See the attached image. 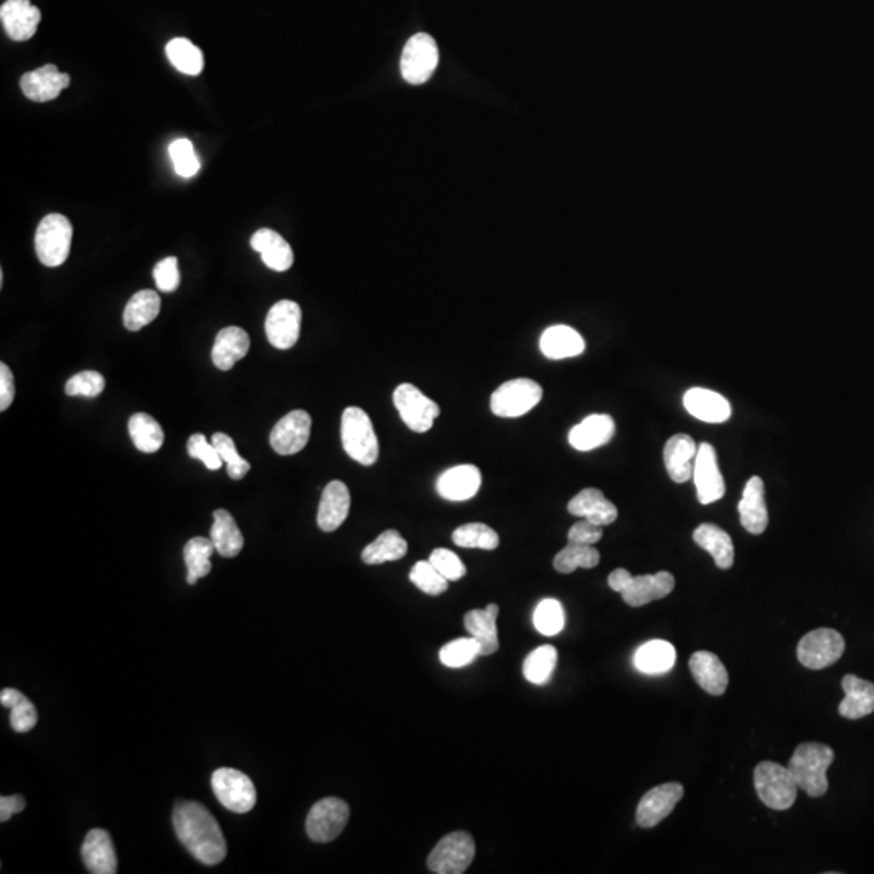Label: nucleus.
<instances>
[{
    "label": "nucleus",
    "instance_id": "obj_50",
    "mask_svg": "<svg viewBox=\"0 0 874 874\" xmlns=\"http://www.w3.org/2000/svg\"><path fill=\"white\" fill-rule=\"evenodd\" d=\"M170 159L174 164V169L183 179H191L198 174L201 162L196 156L195 146L187 138H179L172 141L169 146Z\"/></svg>",
    "mask_w": 874,
    "mask_h": 874
},
{
    "label": "nucleus",
    "instance_id": "obj_32",
    "mask_svg": "<svg viewBox=\"0 0 874 874\" xmlns=\"http://www.w3.org/2000/svg\"><path fill=\"white\" fill-rule=\"evenodd\" d=\"M497 616H499L497 604H489L484 609H473L465 614V628L471 637L480 643L481 656H489L499 650Z\"/></svg>",
    "mask_w": 874,
    "mask_h": 874
},
{
    "label": "nucleus",
    "instance_id": "obj_11",
    "mask_svg": "<svg viewBox=\"0 0 874 874\" xmlns=\"http://www.w3.org/2000/svg\"><path fill=\"white\" fill-rule=\"evenodd\" d=\"M350 818V808L340 798L319 800L311 807L306 818V834L311 841L327 844L342 834Z\"/></svg>",
    "mask_w": 874,
    "mask_h": 874
},
{
    "label": "nucleus",
    "instance_id": "obj_36",
    "mask_svg": "<svg viewBox=\"0 0 874 874\" xmlns=\"http://www.w3.org/2000/svg\"><path fill=\"white\" fill-rule=\"evenodd\" d=\"M214 523L211 528V539H213L216 551L222 557H237L242 552L243 539L242 531L238 528L235 518L230 515L227 510L219 509L213 514Z\"/></svg>",
    "mask_w": 874,
    "mask_h": 874
},
{
    "label": "nucleus",
    "instance_id": "obj_4",
    "mask_svg": "<svg viewBox=\"0 0 874 874\" xmlns=\"http://www.w3.org/2000/svg\"><path fill=\"white\" fill-rule=\"evenodd\" d=\"M72 222L62 214H49L39 222L34 247L39 261L47 268H59L67 261L72 248Z\"/></svg>",
    "mask_w": 874,
    "mask_h": 874
},
{
    "label": "nucleus",
    "instance_id": "obj_48",
    "mask_svg": "<svg viewBox=\"0 0 874 874\" xmlns=\"http://www.w3.org/2000/svg\"><path fill=\"white\" fill-rule=\"evenodd\" d=\"M213 444L221 455L222 462L227 465V473L232 480H242L251 470L250 463L240 457L234 439L224 433H216L213 436Z\"/></svg>",
    "mask_w": 874,
    "mask_h": 874
},
{
    "label": "nucleus",
    "instance_id": "obj_54",
    "mask_svg": "<svg viewBox=\"0 0 874 874\" xmlns=\"http://www.w3.org/2000/svg\"><path fill=\"white\" fill-rule=\"evenodd\" d=\"M154 281L161 292H175L180 285L179 259L175 256L162 259L154 268Z\"/></svg>",
    "mask_w": 874,
    "mask_h": 874
},
{
    "label": "nucleus",
    "instance_id": "obj_21",
    "mask_svg": "<svg viewBox=\"0 0 874 874\" xmlns=\"http://www.w3.org/2000/svg\"><path fill=\"white\" fill-rule=\"evenodd\" d=\"M81 858L86 870L93 874L117 873V853L111 834L104 829H91L81 845Z\"/></svg>",
    "mask_w": 874,
    "mask_h": 874
},
{
    "label": "nucleus",
    "instance_id": "obj_8",
    "mask_svg": "<svg viewBox=\"0 0 874 874\" xmlns=\"http://www.w3.org/2000/svg\"><path fill=\"white\" fill-rule=\"evenodd\" d=\"M439 65V47L433 36L428 33H418L408 39L405 44L400 72L410 85H425L433 77Z\"/></svg>",
    "mask_w": 874,
    "mask_h": 874
},
{
    "label": "nucleus",
    "instance_id": "obj_43",
    "mask_svg": "<svg viewBox=\"0 0 874 874\" xmlns=\"http://www.w3.org/2000/svg\"><path fill=\"white\" fill-rule=\"evenodd\" d=\"M557 666V650L554 646L544 645L528 654L523 662V675L533 685L548 684Z\"/></svg>",
    "mask_w": 874,
    "mask_h": 874
},
{
    "label": "nucleus",
    "instance_id": "obj_55",
    "mask_svg": "<svg viewBox=\"0 0 874 874\" xmlns=\"http://www.w3.org/2000/svg\"><path fill=\"white\" fill-rule=\"evenodd\" d=\"M569 543L586 544V546H594L603 538V527H599L596 523L590 522L582 518L580 522L575 523L569 531Z\"/></svg>",
    "mask_w": 874,
    "mask_h": 874
},
{
    "label": "nucleus",
    "instance_id": "obj_27",
    "mask_svg": "<svg viewBox=\"0 0 874 874\" xmlns=\"http://www.w3.org/2000/svg\"><path fill=\"white\" fill-rule=\"evenodd\" d=\"M350 512V491L342 481H331L324 488L318 509V527L326 533L336 531Z\"/></svg>",
    "mask_w": 874,
    "mask_h": 874
},
{
    "label": "nucleus",
    "instance_id": "obj_18",
    "mask_svg": "<svg viewBox=\"0 0 874 874\" xmlns=\"http://www.w3.org/2000/svg\"><path fill=\"white\" fill-rule=\"evenodd\" d=\"M23 94L30 101L47 102L59 98V94L70 86V77L60 72L56 65H44L23 75L20 80Z\"/></svg>",
    "mask_w": 874,
    "mask_h": 874
},
{
    "label": "nucleus",
    "instance_id": "obj_31",
    "mask_svg": "<svg viewBox=\"0 0 874 874\" xmlns=\"http://www.w3.org/2000/svg\"><path fill=\"white\" fill-rule=\"evenodd\" d=\"M539 348L549 360H564L582 355L585 352V340L573 327L559 324L543 332Z\"/></svg>",
    "mask_w": 874,
    "mask_h": 874
},
{
    "label": "nucleus",
    "instance_id": "obj_6",
    "mask_svg": "<svg viewBox=\"0 0 874 874\" xmlns=\"http://www.w3.org/2000/svg\"><path fill=\"white\" fill-rule=\"evenodd\" d=\"M543 399V387L533 379H512L497 387L491 395V412L501 418L527 415Z\"/></svg>",
    "mask_w": 874,
    "mask_h": 874
},
{
    "label": "nucleus",
    "instance_id": "obj_34",
    "mask_svg": "<svg viewBox=\"0 0 874 874\" xmlns=\"http://www.w3.org/2000/svg\"><path fill=\"white\" fill-rule=\"evenodd\" d=\"M693 541L711 554L719 569L729 570L734 565V543L729 533L718 525L703 523L693 531Z\"/></svg>",
    "mask_w": 874,
    "mask_h": 874
},
{
    "label": "nucleus",
    "instance_id": "obj_10",
    "mask_svg": "<svg viewBox=\"0 0 874 874\" xmlns=\"http://www.w3.org/2000/svg\"><path fill=\"white\" fill-rule=\"evenodd\" d=\"M845 651V640L841 633L832 628H818L807 633L797 648L798 661L802 666L821 671L836 664Z\"/></svg>",
    "mask_w": 874,
    "mask_h": 874
},
{
    "label": "nucleus",
    "instance_id": "obj_57",
    "mask_svg": "<svg viewBox=\"0 0 874 874\" xmlns=\"http://www.w3.org/2000/svg\"><path fill=\"white\" fill-rule=\"evenodd\" d=\"M26 800L22 795H4L0 798V821L7 823L13 815L25 810Z\"/></svg>",
    "mask_w": 874,
    "mask_h": 874
},
{
    "label": "nucleus",
    "instance_id": "obj_2",
    "mask_svg": "<svg viewBox=\"0 0 874 874\" xmlns=\"http://www.w3.org/2000/svg\"><path fill=\"white\" fill-rule=\"evenodd\" d=\"M834 761V751L823 743H802L790 758V774L798 789L805 790L810 797H823L829 789V766Z\"/></svg>",
    "mask_w": 874,
    "mask_h": 874
},
{
    "label": "nucleus",
    "instance_id": "obj_40",
    "mask_svg": "<svg viewBox=\"0 0 874 874\" xmlns=\"http://www.w3.org/2000/svg\"><path fill=\"white\" fill-rule=\"evenodd\" d=\"M214 551H216V546H214L213 539L201 538V536L200 538L190 539L185 544L183 559H185L188 569V585H196L200 578L209 575V572L213 569L211 556H213Z\"/></svg>",
    "mask_w": 874,
    "mask_h": 874
},
{
    "label": "nucleus",
    "instance_id": "obj_33",
    "mask_svg": "<svg viewBox=\"0 0 874 874\" xmlns=\"http://www.w3.org/2000/svg\"><path fill=\"white\" fill-rule=\"evenodd\" d=\"M845 698L839 705V713L847 719H862L874 713V684L855 675H845L842 680Z\"/></svg>",
    "mask_w": 874,
    "mask_h": 874
},
{
    "label": "nucleus",
    "instance_id": "obj_28",
    "mask_svg": "<svg viewBox=\"0 0 874 874\" xmlns=\"http://www.w3.org/2000/svg\"><path fill=\"white\" fill-rule=\"evenodd\" d=\"M616 434V423L609 415L586 416L582 423L573 426L569 433L570 446L580 452H590L606 446Z\"/></svg>",
    "mask_w": 874,
    "mask_h": 874
},
{
    "label": "nucleus",
    "instance_id": "obj_9",
    "mask_svg": "<svg viewBox=\"0 0 874 874\" xmlns=\"http://www.w3.org/2000/svg\"><path fill=\"white\" fill-rule=\"evenodd\" d=\"M211 785H213L217 800L227 810L234 811L238 815H245L255 808V784L242 771L232 768L217 769L211 777Z\"/></svg>",
    "mask_w": 874,
    "mask_h": 874
},
{
    "label": "nucleus",
    "instance_id": "obj_51",
    "mask_svg": "<svg viewBox=\"0 0 874 874\" xmlns=\"http://www.w3.org/2000/svg\"><path fill=\"white\" fill-rule=\"evenodd\" d=\"M106 387V379L98 371H81L68 379L65 394L68 397H86L94 399L101 395Z\"/></svg>",
    "mask_w": 874,
    "mask_h": 874
},
{
    "label": "nucleus",
    "instance_id": "obj_19",
    "mask_svg": "<svg viewBox=\"0 0 874 874\" xmlns=\"http://www.w3.org/2000/svg\"><path fill=\"white\" fill-rule=\"evenodd\" d=\"M481 488V471L475 465H459L444 471L436 483V491L442 499L452 502L468 501Z\"/></svg>",
    "mask_w": 874,
    "mask_h": 874
},
{
    "label": "nucleus",
    "instance_id": "obj_38",
    "mask_svg": "<svg viewBox=\"0 0 874 874\" xmlns=\"http://www.w3.org/2000/svg\"><path fill=\"white\" fill-rule=\"evenodd\" d=\"M408 544L397 530H387L361 552V561L368 565H379L404 559Z\"/></svg>",
    "mask_w": 874,
    "mask_h": 874
},
{
    "label": "nucleus",
    "instance_id": "obj_7",
    "mask_svg": "<svg viewBox=\"0 0 874 874\" xmlns=\"http://www.w3.org/2000/svg\"><path fill=\"white\" fill-rule=\"evenodd\" d=\"M475 853V841L468 832H452L429 853V871L436 874H463L475 860Z\"/></svg>",
    "mask_w": 874,
    "mask_h": 874
},
{
    "label": "nucleus",
    "instance_id": "obj_47",
    "mask_svg": "<svg viewBox=\"0 0 874 874\" xmlns=\"http://www.w3.org/2000/svg\"><path fill=\"white\" fill-rule=\"evenodd\" d=\"M481 656L480 643L475 638H459L442 646L439 659L442 664L452 669L468 666Z\"/></svg>",
    "mask_w": 874,
    "mask_h": 874
},
{
    "label": "nucleus",
    "instance_id": "obj_23",
    "mask_svg": "<svg viewBox=\"0 0 874 874\" xmlns=\"http://www.w3.org/2000/svg\"><path fill=\"white\" fill-rule=\"evenodd\" d=\"M698 447L688 434H675L669 437L664 447V465L674 483H685L693 478Z\"/></svg>",
    "mask_w": 874,
    "mask_h": 874
},
{
    "label": "nucleus",
    "instance_id": "obj_41",
    "mask_svg": "<svg viewBox=\"0 0 874 874\" xmlns=\"http://www.w3.org/2000/svg\"><path fill=\"white\" fill-rule=\"evenodd\" d=\"M128 433L136 449L145 454H154L164 444V431L161 425L148 413H135L128 420Z\"/></svg>",
    "mask_w": 874,
    "mask_h": 874
},
{
    "label": "nucleus",
    "instance_id": "obj_24",
    "mask_svg": "<svg viewBox=\"0 0 874 874\" xmlns=\"http://www.w3.org/2000/svg\"><path fill=\"white\" fill-rule=\"evenodd\" d=\"M684 405L687 412L695 416L696 420L713 423V425L724 423L732 415L729 400L724 395L703 389V387H693L690 391L685 392Z\"/></svg>",
    "mask_w": 874,
    "mask_h": 874
},
{
    "label": "nucleus",
    "instance_id": "obj_29",
    "mask_svg": "<svg viewBox=\"0 0 874 874\" xmlns=\"http://www.w3.org/2000/svg\"><path fill=\"white\" fill-rule=\"evenodd\" d=\"M250 352V337L242 327L230 326L217 334L213 357L217 370L229 371Z\"/></svg>",
    "mask_w": 874,
    "mask_h": 874
},
{
    "label": "nucleus",
    "instance_id": "obj_14",
    "mask_svg": "<svg viewBox=\"0 0 874 874\" xmlns=\"http://www.w3.org/2000/svg\"><path fill=\"white\" fill-rule=\"evenodd\" d=\"M696 496L703 505L713 504L726 494V481L718 465V455L708 442L698 446L695 467H693Z\"/></svg>",
    "mask_w": 874,
    "mask_h": 874
},
{
    "label": "nucleus",
    "instance_id": "obj_15",
    "mask_svg": "<svg viewBox=\"0 0 874 874\" xmlns=\"http://www.w3.org/2000/svg\"><path fill=\"white\" fill-rule=\"evenodd\" d=\"M684 785L679 782L658 785L646 792L638 803L637 823L641 828L650 829L671 815L680 798L684 797Z\"/></svg>",
    "mask_w": 874,
    "mask_h": 874
},
{
    "label": "nucleus",
    "instance_id": "obj_45",
    "mask_svg": "<svg viewBox=\"0 0 874 874\" xmlns=\"http://www.w3.org/2000/svg\"><path fill=\"white\" fill-rule=\"evenodd\" d=\"M452 541L459 548L493 551L499 546V535L484 523H467L452 533Z\"/></svg>",
    "mask_w": 874,
    "mask_h": 874
},
{
    "label": "nucleus",
    "instance_id": "obj_5",
    "mask_svg": "<svg viewBox=\"0 0 874 874\" xmlns=\"http://www.w3.org/2000/svg\"><path fill=\"white\" fill-rule=\"evenodd\" d=\"M755 789L761 802L777 811L792 808L800 790L789 768L773 761H763L756 766Z\"/></svg>",
    "mask_w": 874,
    "mask_h": 874
},
{
    "label": "nucleus",
    "instance_id": "obj_52",
    "mask_svg": "<svg viewBox=\"0 0 874 874\" xmlns=\"http://www.w3.org/2000/svg\"><path fill=\"white\" fill-rule=\"evenodd\" d=\"M429 562L439 570L442 577L449 582H457L467 575V567L460 561V557L449 549H434L429 556Z\"/></svg>",
    "mask_w": 874,
    "mask_h": 874
},
{
    "label": "nucleus",
    "instance_id": "obj_13",
    "mask_svg": "<svg viewBox=\"0 0 874 874\" xmlns=\"http://www.w3.org/2000/svg\"><path fill=\"white\" fill-rule=\"evenodd\" d=\"M266 336L269 344L279 350H289L297 344L302 331V308L292 300L277 302L266 316Z\"/></svg>",
    "mask_w": 874,
    "mask_h": 874
},
{
    "label": "nucleus",
    "instance_id": "obj_35",
    "mask_svg": "<svg viewBox=\"0 0 874 874\" xmlns=\"http://www.w3.org/2000/svg\"><path fill=\"white\" fill-rule=\"evenodd\" d=\"M675 659L677 654L669 641L651 640L638 648L633 664L641 674L659 675L671 671Z\"/></svg>",
    "mask_w": 874,
    "mask_h": 874
},
{
    "label": "nucleus",
    "instance_id": "obj_56",
    "mask_svg": "<svg viewBox=\"0 0 874 874\" xmlns=\"http://www.w3.org/2000/svg\"><path fill=\"white\" fill-rule=\"evenodd\" d=\"M15 399V379L9 366L0 365V412H5Z\"/></svg>",
    "mask_w": 874,
    "mask_h": 874
},
{
    "label": "nucleus",
    "instance_id": "obj_49",
    "mask_svg": "<svg viewBox=\"0 0 874 874\" xmlns=\"http://www.w3.org/2000/svg\"><path fill=\"white\" fill-rule=\"evenodd\" d=\"M410 582L429 596H439L446 593L449 588V580L442 577L439 570L429 561H420L413 565Z\"/></svg>",
    "mask_w": 874,
    "mask_h": 874
},
{
    "label": "nucleus",
    "instance_id": "obj_46",
    "mask_svg": "<svg viewBox=\"0 0 874 874\" xmlns=\"http://www.w3.org/2000/svg\"><path fill=\"white\" fill-rule=\"evenodd\" d=\"M533 624L544 637H556L565 627L564 607L557 599H543L536 606Z\"/></svg>",
    "mask_w": 874,
    "mask_h": 874
},
{
    "label": "nucleus",
    "instance_id": "obj_1",
    "mask_svg": "<svg viewBox=\"0 0 874 874\" xmlns=\"http://www.w3.org/2000/svg\"><path fill=\"white\" fill-rule=\"evenodd\" d=\"M172 823L179 841L198 862L214 866L224 860L227 855V842L221 826L201 803H177Z\"/></svg>",
    "mask_w": 874,
    "mask_h": 874
},
{
    "label": "nucleus",
    "instance_id": "obj_37",
    "mask_svg": "<svg viewBox=\"0 0 874 874\" xmlns=\"http://www.w3.org/2000/svg\"><path fill=\"white\" fill-rule=\"evenodd\" d=\"M161 311V298L154 290L136 292L124 311V324L128 331H141L143 327L153 323Z\"/></svg>",
    "mask_w": 874,
    "mask_h": 874
},
{
    "label": "nucleus",
    "instance_id": "obj_12",
    "mask_svg": "<svg viewBox=\"0 0 874 874\" xmlns=\"http://www.w3.org/2000/svg\"><path fill=\"white\" fill-rule=\"evenodd\" d=\"M394 405L400 418L413 433H426L433 428L441 408L413 384H400L394 391Z\"/></svg>",
    "mask_w": 874,
    "mask_h": 874
},
{
    "label": "nucleus",
    "instance_id": "obj_39",
    "mask_svg": "<svg viewBox=\"0 0 874 874\" xmlns=\"http://www.w3.org/2000/svg\"><path fill=\"white\" fill-rule=\"evenodd\" d=\"M0 703L12 711L10 726L18 734H26L38 724V711L33 703L15 688H4L0 693Z\"/></svg>",
    "mask_w": 874,
    "mask_h": 874
},
{
    "label": "nucleus",
    "instance_id": "obj_42",
    "mask_svg": "<svg viewBox=\"0 0 874 874\" xmlns=\"http://www.w3.org/2000/svg\"><path fill=\"white\" fill-rule=\"evenodd\" d=\"M167 59L180 73L196 77L203 72L204 56L200 47H196L187 38H175L166 46Z\"/></svg>",
    "mask_w": 874,
    "mask_h": 874
},
{
    "label": "nucleus",
    "instance_id": "obj_22",
    "mask_svg": "<svg viewBox=\"0 0 874 874\" xmlns=\"http://www.w3.org/2000/svg\"><path fill=\"white\" fill-rule=\"evenodd\" d=\"M675 578L672 573L658 572L654 575H638L633 577L630 585L622 591L625 603L632 607H641L664 599L674 591Z\"/></svg>",
    "mask_w": 874,
    "mask_h": 874
},
{
    "label": "nucleus",
    "instance_id": "obj_16",
    "mask_svg": "<svg viewBox=\"0 0 874 874\" xmlns=\"http://www.w3.org/2000/svg\"><path fill=\"white\" fill-rule=\"evenodd\" d=\"M311 416L305 410H293L272 428L269 442L279 455H295L310 441Z\"/></svg>",
    "mask_w": 874,
    "mask_h": 874
},
{
    "label": "nucleus",
    "instance_id": "obj_30",
    "mask_svg": "<svg viewBox=\"0 0 874 874\" xmlns=\"http://www.w3.org/2000/svg\"><path fill=\"white\" fill-rule=\"evenodd\" d=\"M251 248L258 251L263 263L272 271H289L295 261L292 247L282 235L271 229H259L250 242Z\"/></svg>",
    "mask_w": 874,
    "mask_h": 874
},
{
    "label": "nucleus",
    "instance_id": "obj_44",
    "mask_svg": "<svg viewBox=\"0 0 874 874\" xmlns=\"http://www.w3.org/2000/svg\"><path fill=\"white\" fill-rule=\"evenodd\" d=\"M598 549L586 544L569 543L554 557V569L559 573H572L577 569H594L599 564Z\"/></svg>",
    "mask_w": 874,
    "mask_h": 874
},
{
    "label": "nucleus",
    "instance_id": "obj_3",
    "mask_svg": "<svg viewBox=\"0 0 874 874\" xmlns=\"http://www.w3.org/2000/svg\"><path fill=\"white\" fill-rule=\"evenodd\" d=\"M342 446L350 459L371 467L378 462L379 441L373 423L365 410L358 407L345 408L342 413Z\"/></svg>",
    "mask_w": 874,
    "mask_h": 874
},
{
    "label": "nucleus",
    "instance_id": "obj_26",
    "mask_svg": "<svg viewBox=\"0 0 874 874\" xmlns=\"http://www.w3.org/2000/svg\"><path fill=\"white\" fill-rule=\"evenodd\" d=\"M690 671L696 684L700 685L706 693L713 696H721L726 693L729 685V674L721 659L711 651H696L688 662Z\"/></svg>",
    "mask_w": 874,
    "mask_h": 874
},
{
    "label": "nucleus",
    "instance_id": "obj_17",
    "mask_svg": "<svg viewBox=\"0 0 874 874\" xmlns=\"http://www.w3.org/2000/svg\"><path fill=\"white\" fill-rule=\"evenodd\" d=\"M0 20L9 38L23 43L36 34L41 22V12L30 0H7L0 7Z\"/></svg>",
    "mask_w": 874,
    "mask_h": 874
},
{
    "label": "nucleus",
    "instance_id": "obj_58",
    "mask_svg": "<svg viewBox=\"0 0 874 874\" xmlns=\"http://www.w3.org/2000/svg\"><path fill=\"white\" fill-rule=\"evenodd\" d=\"M633 575L625 569H616L614 572L609 575L607 578V583L611 586V590L617 591V593H622V591L630 585L632 582Z\"/></svg>",
    "mask_w": 874,
    "mask_h": 874
},
{
    "label": "nucleus",
    "instance_id": "obj_53",
    "mask_svg": "<svg viewBox=\"0 0 874 874\" xmlns=\"http://www.w3.org/2000/svg\"><path fill=\"white\" fill-rule=\"evenodd\" d=\"M187 450L191 459L201 460L208 470H219L224 465L213 442H209L203 434H193L188 439Z\"/></svg>",
    "mask_w": 874,
    "mask_h": 874
},
{
    "label": "nucleus",
    "instance_id": "obj_20",
    "mask_svg": "<svg viewBox=\"0 0 874 874\" xmlns=\"http://www.w3.org/2000/svg\"><path fill=\"white\" fill-rule=\"evenodd\" d=\"M739 514L742 527L751 535H761L768 528V507L764 497V481L760 476H753L745 484L739 502Z\"/></svg>",
    "mask_w": 874,
    "mask_h": 874
},
{
    "label": "nucleus",
    "instance_id": "obj_25",
    "mask_svg": "<svg viewBox=\"0 0 874 874\" xmlns=\"http://www.w3.org/2000/svg\"><path fill=\"white\" fill-rule=\"evenodd\" d=\"M567 509L575 517L590 520V522L596 523L599 527H607V525L616 522L617 517H619V510H617L616 505L612 504L596 488H586L580 491L569 502Z\"/></svg>",
    "mask_w": 874,
    "mask_h": 874
}]
</instances>
